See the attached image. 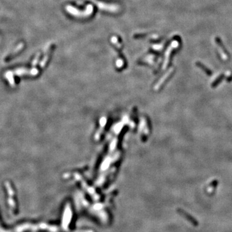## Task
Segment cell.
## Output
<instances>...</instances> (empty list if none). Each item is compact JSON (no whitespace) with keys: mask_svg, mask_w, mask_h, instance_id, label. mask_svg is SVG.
<instances>
[{"mask_svg":"<svg viewBox=\"0 0 232 232\" xmlns=\"http://www.w3.org/2000/svg\"><path fill=\"white\" fill-rule=\"evenodd\" d=\"M67 11L70 13L71 15H73L74 16L79 17V18H85V17L90 16L93 12V6L92 5H88L86 6V9L83 11H80V10L76 9L74 7L70 5H67L65 7Z\"/></svg>","mask_w":232,"mask_h":232,"instance_id":"1","label":"cell"},{"mask_svg":"<svg viewBox=\"0 0 232 232\" xmlns=\"http://www.w3.org/2000/svg\"><path fill=\"white\" fill-rule=\"evenodd\" d=\"M88 1H90L92 3H94L101 10H104L108 11V12H117L119 10V6L118 5L106 3L104 2L99 1L98 0H88Z\"/></svg>","mask_w":232,"mask_h":232,"instance_id":"2","label":"cell"}]
</instances>
